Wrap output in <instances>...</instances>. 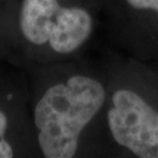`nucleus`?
Instances as JSON below:
<instances>
[{
    "label": "nucleus",
    "mask_w": 158,
    "mask_h": 158,
    "mask_svg": "<svg viewBox=\"0 0 158 158\" xmlns=\"http://www.w3.org/2000/svg\"><path fill=\"white\" fill-rule=\"evenodd\" d=\"M135 9H150L158 14V0H126Z\"/></svg>",
    "instance_id": "nucleus-6"
},
{
    "label": "nucleus",
    "mask_w": 158,
    "mask_h": 158,
    "mask_svg": "<svg viewBox=\"0 0 158 158\" xmlns=\"http://www.w3.org/2000/svg\"><path fill=\"white\" fill-rule=\"evenodd\" d=\"M107 120L113 139L141 158H158V112L135 91L113 94Z\"/></svg>",
    "instance_id": "nucleus-3"
},
{
    "label": "nucleus",
    "mask_w": 158,
    "mask_h": 158,
    "mask_svg": "<svg viewBox=\"0 0 158 158\" xmlns=\"http://www.w3.org/2000/svg\"><path fill=\"white\" fill-rule=\"evenodd\" d=\"M11 48L10 0H0V56Z\"/></svg>",
    "instance_id": "nucleus-5"
},
{
    "label": "nucleus",
    "mask_w": 158,
    "mask_h": 158,
    "mask_svg": "<svg viewBox=\"0 0 158 158\" xmlns=\"http://www.w3.org/2000/svg\"><path fill=\"white\" fill-rule=\"evenodd\" d=\"M28 99L29 90L0 80V158L28 156L37 148Z\"/></svg>",
    "instance_id": "nucleus-4"
},
{
    "label": "nucleus",
    "mask_w": 158,
    "mask_h": 158,
    "mask_svg": "<svg viewBox=\"0 0 158 158\" xmlns=\"http://www.w3.org/2000/svg\"><path fill=\"white\" fill-rule=\"evenodd\" d=\"M29 109L39 153L45 158L76 155L85 127L106 101V90L98 79L74 74L29 90Z\"/></svg>",
    "instance_id": "nucleus-1"
},
{
    "label": "nucleus",
    "mask_w": 158,
    "mask_h": 158,
    "mask_svg": "<svg viewBox=\"0 0 158 158\" xmlns=\"http://www.w3.org/2000/svg\"><path fill=\"white\" fill-rule=\"evenodd\" d=\"M11 49L30 66L74 53L89 39L91 14L62 0H10Z\"/></svg>",
    "instance_id": "nucleus-2"
}]
</instances>
